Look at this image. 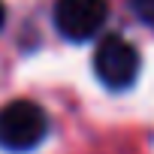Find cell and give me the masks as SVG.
<instances>
[{
    "mask_svg": "<svg viewBox=\"0 0 154 154\" xmlns=\"http://www.w3.org/2000/svg\"><path fill=\"white\" fill-rule=\"evenodd\" d=\"M48 133V118L33 100H12L0 109V148L24 154L33 151Z\"/></svg>",
    "mask_w": 154,
    "mask_h": 154,
    "instance_id": "6da1fadb",
    "label": "cell"
},
{
    "mask_svg": "<svg viewBox=\"0 0 154 154\" xmlns=\"http://www.w3.org/2000/svg\"><path fill=\"white\" fill-rule=\"evenodd\" d=\"M139 48L121 33L103 36L94 51V72L109 91H127L139 75Z\"/></svg>",
    "mask_w": 154,
    "mask_h": 154,
    "instance_id": "7a4b0ae2",
    "label": "cell"
},
{
    "mask_svg": "<svg viewBox=\"0 0 154 154\" xmlns=\"http://www.w3.org/2000/svg\"><path fill=\"white\" fill-rule=\"evenodd\" d=\"M109 18V0H57L54 27L69 42L94 39Z\"/></svg>",
    "mask_w": 154,
    "mask_h": 154,
    "instance_id": "3957f363",
    "label": "cell"
},
{
    "mask_svg": "<svg viewBox=\"0 0 154 154\" xmlns=\"http://www.w3.org/2000/svg\"><path fill=\"white\" fill-rule=\"evenodd\" d=\"M130 6H133V12H136L145 24L154 27V0H130Z\"/></svg>",
    "mask_w": 154,
    "mask_h": 154,
    "instance_id": "277c9868",
    "label": "cell"
},
{
    "mask_svg": "<svg viewBox=\"0 0 154 154\" xmlns=\"http://www.w3.org/2000/svg\"><path fill=\"white\" fill-rule=\"evenodd\" d=\"M3 21H6V6L0 3V27H3Z\"/></svg>",
    "mask_w": 154,
    "mask_h": 154,
    "instance_id": "5b68a950",
    "label": "cell"
}]
</instances>
